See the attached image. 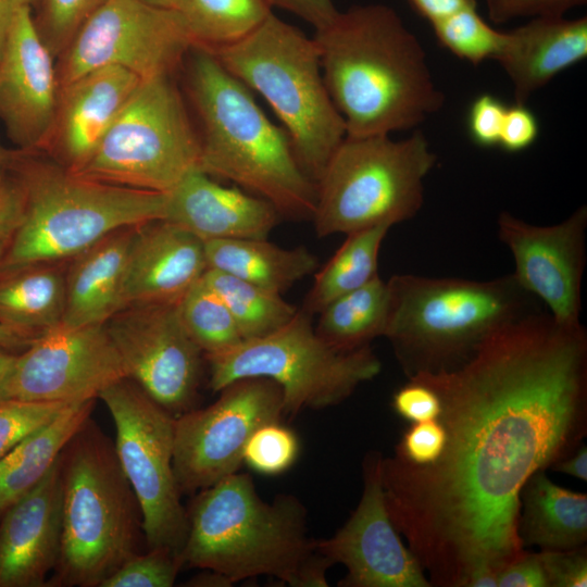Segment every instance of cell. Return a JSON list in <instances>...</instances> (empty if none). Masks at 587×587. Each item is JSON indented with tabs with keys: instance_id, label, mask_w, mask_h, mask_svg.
Listing matches in <instances>:
<instances>
[{
	"instance_id": "cell-6",
	"label": "cell",
	"mask_w": 587,
	"mask_h": 587,
	"mask_svg": "<svg viewBox=\"0 0 587 587\" xmlns=\"http://www.w3.org/2000/svg\"><path fill=\"white\" fill-rule=\"evenodd\" d=\"M60 462L61 545L47 587H100L141 552V510L114 442L91 416L67 441Z\"/></svg>"
},
{
	"instance_id": "cell-19",
	"label": "cell",
	"mask_w": 587,
	"mask_h": 587,
	"mask_svg": "<svg viewBox=\"0 0 587 587\" xmlns=\"http://www.w3.org/2000/svg\"><path fill=\"white\" fill-rule=\"evenodd\" d=\"M59 93L55 58L36 29L33 9L23 8L0 55V122L16 150L46 149Z\"/></svg>"
},
{
	"instance_id": "cell-42",
	"label": "cell",
	"mask_w": 587,
	"mask_h": 587,
	"mask_svg": "<svg viewBox=\"0 0 587 587\" xmlns=\"http://www.w3.org/2000/svg\"><path fill=\"white\" fill-rule=\"evenodd\" d=\"M586 3L587 0H486L489 20L496 24L515 18L564 16L571 9Z\"/></svg>"
},
{
	"instance_id": "cell-49",
	"label": "cell",
	"mask_w": 587,
	"mask_h": 587,
	"mask_svg": "<svg viewBox=\"0 0 587 587\" xmlns=\"http://www.w3.org/2000/svg\"><path fill=\"white\" fill-rule=\"evenodd\" d=\"M412 9L429 24L460 10L476 7V0H407Z\"/></svg>"
},
{
	"instance_id": "cell-40",
	"label": "cell",
	"mask_w": 587,
	"mask_h": 587,
	"mask_svg": "<svg viewBox=\"0 0 587 587\" xmlns=\"http://www.w3.org/2000/svg\"><path fill=\"white\" fill-rule=\"evenodd\" d=\"M446 442L438 420L411 423L396 446L395 455L412 465H428L440 457Z\"/></svg>"
},
{
	"instance_id": "cell-46",
	"label": "cell",
	"mask_w": 587,
	"mask_h": 587,
	"mask_svg": "<svg viewBox=\"0 0 587 587\" xmlns=\"http://www.w3.org/2000/svg\"><path fill=\"white\" fill-rule=\"evenodd\" d=\"M539 135V123L526 104L507 108L498 146L507 152H521L529 148Z\"/></svg>"
},
{
	"instance_id": "cell-21",
	"label": "cell",
	"mask_w": 587,
	"mask_h": 587,
	"mask_svg": "<svg viewBox=\"0 0 587 587\" xmlns=\"http://www.w3.org/2000/svg\"><path fill=\"white\" fill-rule=\"evenodd\" d=\"M141 80L126 68L103 66L62 87L45 151L70 172L78 173Z\"/></svg>"
},
{
	"instance_id": "cell-22",
	"label": "cell",
	"mask_w": 587,
	"mask_h": 587,
	"mask_svg": "<svg viewBox=\"0 0 587 587\" xmlns=\"http://www.w3.org/2000/svg\"><path fill=\"white\" fill-rule=\"evenodd\" d=\"M208 270L204 241L166 220L137 225L124 287V307L176 304Z\"/></svg>"
},
{
	"instance_id": "cell-13",
	"label": "cell",
	"mask_w": 587,
	"mask_h": 587,
	"mask_svg": "<svg viewBox=\"0 0 587 587\" xmlns=\"http://www.w3.org/2000/svg\"><path fill=\"white\" fill-rule=\"evenodd\" d=\"M192 46L175 9L108 0L57 58L59 86L103 66L126 68L141 79L175 74Z\"/></svg>"
},
{
	"instance_id": "cell-2",
	"label": "cell",
	"mask_w": 587,
	"mask_h": 587,
	"mask_svg": "<svg viewBox=\"0 0 587 587\" xmlns=\"http://www.w3.org/2000/svg\"><path fill=\"white\" fill-rule=\"evenodd\" d=\"M325 86L347 135H389L419 126L440 110L416 36L382 3L353 5L315 32Z\"/></svg>"
},
{
	"instance_id": "cell-38",
	"label": "cell",
	"mask_w": 587,
	"mask_h": 587,
	"mask_svg": "<svg viewBox=\"0 0 587 587\" xmlns=\"http://www.w3.org/2000/svg\"><path fill=\"white\" fill-rule=\"evenodd\" d=\"M184 566L182 555L167 548H147L127 560L100 587H172Z\"/></svg>"
},
{
	"instance_id": "cell-37",
	"label": "cell",
	"mask_w": 587,
	"mask_h": 587,
	"mask_svg": "<svg viewBox=\"0 0 587 587\" xmlns=\"http://www.w3.org/2000/svg\"><path fill=\"white\" fill-rule=\"evenodd\" d=\"M299 441L296 434L279 421L257 428L248 439L242 463L264 475H277L287 471L297 460Z\"/></svg>"
},
{
	"instance_id": "cell-36",
	"label": "cell",
	"mask_w": 587,
	"mask_h": 587,
	"mask_svg": "<svg viewBox=\"0 0 587 587\" xmlns=\"http://www.w3.org/2000/svg\"><path fill=\"white\" fill-rule=\"evenodd\" d=\"M108 0H37L36 29L52 55L67 48L85 22Z\"/></svg>"
},
{
	"instance_id": "cell-7",
	"label": "cell",
	"mask_w": 587,
	"mask_h": 587,
	"mask_svg": "<svg viewBox=\"0 0 587 587\" xmlns=\"http://www.w3.org/2000/svg\"><path fill=\"white\" fill-rule=\"evenodd\" d=\"M9 164L23 186L25 210L0 272L68 261L115 229L165 217L167 193L86 178L39 152L13 149Z\"/></svg>"
},
{
	"instance_id": "cell-53",
	"label": "cell",
	"mask_w": 587,
	"mask_h": 587,
	"mask_svg": "<svg viewBox=\"0 0 587 587\" xmlns=\"http://www.w3.org/2000/svg\"><path fill=\"white\" fill-rule=\"evenodd\" d=\"M35 339L0 325V348L8 349L14 352H22Z\"/></svg>"
},
{
	"instance_id": "cell-52",
	"label": "cell",
	"mask_w": 587,
	"mask_h": 587,
	"mask_svg": "<svg viewBox=\"0 0 587 587\" xmlns=\"http://www.w3.org/2000/svg\"><path fill=\"white\" fill-rule=\"evenodd\" d=\"M234 584L224 574L202 569L200 573L192 576L186 584L189 587H230Z\"/></svg>"
},
{
	"instance_id": "cell-39",
	"label": "cell",
	"mask_w": 587,
	"mask_h": 587,
	"mask_svg": "<svg viewBox=\"0 0 587 587\" xmlns=\"http://www.w3.org/2000/svg\"><path fill=\"white\" fill-rule=\"evenodd\" d=\"M71 403L12 399L1 401L0 460L22 439L50 422Z\"/></svg>"
},
{
	"instance_id": "cell-17",
	"label": "cell",
	"mask_w": 587,
	"mask_h": 587,
	"mask_svg": "<svg viewBox=\"0 0 587 587\" xmlns=\"http://www.w3.org/2000/svg\"><path fill=\"white\" fill-rule=\"evenodd\" d=\"M497 233L514 260L517 284L564 326L580 325L582 284L586 265L587 207H578L553 225H534L508 211Z\"/></svg>"
},
{
	"instance_id": "cell-31",
	"label": "cell",
	"mask_w": 587,
	"mask_h": 587,
	"mask_svg": "<svg viewBox=\"0 0 587 587\" xmlns=\"http://www.w3.org/2000/svg\"><path fill=\"white\" fill-rule=\"evenodd\" d=\"M390 228L378 225L347 234L344 243L315 274L302 310L312 316L319 314L335 299L375 277L379 250Z\"/></svg>"
},
{
	"instance_id": "cell-33",
	"label": "cell",
	"mask_w": 587,
	"mask_h": 587,
	"mask_svg": "<svg viewBox=\"0 0 587 587\" xmlns=\"http://www.w3.org/2000/svg\"><path fill=\"white\" fill-rule=\"evenodd\" d=\"M202 279L228 308L242 340L277 330L298 311L280 294L217 270L208 268Z\"/></svg>"
},
{
	"instance_id": "cell-24",
	"label": "cell",
	"mask_w": 587,
	"mask_h": 587,
	"mask_svg": "<svg viewBox=\"0 0 587 587\" xmlns=\"http://www.w3.org/2000/svg\"><path fill=\"white\" fill-rule=\"evenodd\" d=\"M587 57V17H533L505 32L497 62L513 87L514 102L529 97Z\"/></svg>"
},
{
	"instance_id": "cell-26",
	"label": "cell",
	"mask_w": 587,
	"mask_h": 587,
	"mask_svg": "<svg viewBox=\"0 0 587 587\" xmlns=\"http://www.w3.org/2000/svg\"><path fill=\"white\" fill-rule=\"evenodd\" d=\"M519 537L524 548L569 550L587 541V495L554 484L545 470L533 474L520 496Z\"/></svg>"
},
{
	"instance_id": "cell-44",
	"label": "cell",
	"mask_w": 587,
	"mask_h": 587,
	"mask_svg": "<svg viewBox=\"0 0 587 587\" xmlns=\"http://www.w3.org/2000/svg\"><path fill=\"white\" fill-rule=\"evenodd\" d=\"M550 587L587 586L586 545L569 550H540Z\"/></svg>"
},
{
	"instance_id": "cell-10",
	"label": "cell",
	"mask_w": 587,
	"mask_h": 587,
	"mask_svg": "<svg viewBox=\"0 0 587 587\" xmlns=\"http://www.w3.org/2000/svg\"><path fill=\"white\" fill-rule=\"evenodd\" d=\"M311 317L300 309L268 335L205 354L211 390L218 392L240 378L265 377L280 387L284 414L295 415L336 405L380 373L382 363L371 346L335 349L317 336Z\"/></svg>"
},
{
	"instance_id": "cell-56",
	"label": "cell",
	"mask_w": 587,
	"mask_h": 587,
	"mask_svg": "<svg viewBox=\"0 0 587 587\" xmlns=\"http://www.w3.org/2000/svg\"><path fill=\"white\" fill-rule=\"evenodd\" d=\"M11 153H12V150L4 148L0 143V164L5 162L9 159V157L11 155Z\"/></svg>"
},
{
	"instance_id": "cell-54",
	"label": "cell",
	"mask_w": 587,
	"mask_h": 587,
	"mask_svg": "<svg viewBox=\"0 0 587 587\" xmlns=\"http://www.w3.org/2000/svg\"><path fill=\"white\" fill-rule=\"evenodd\" d=\"M16 357L17 352L0 348V402L3 401V388L13 369Z\"/></svg>"
},
{
	"instance_id": "cell-12",
	"label": "cell",
	"mask_w": 587,
	"mask_h": 587,
	"mask_svg": "<svg viewBox=\"0 0 587 587\" xmlns=\"http://www.w3.org/2000/svg\"><path fill=\"white\" fill-rule=\"evenodd\" d=\"M98 398L115 425V452L141 510L147 548L182 555L188 520L173 470L176 417L129 377L105 387Z\"/></svg>"
},
{
	"instance_id": "cell-11",
	"label": "cell",
	"mask_w": 587,
	"mask_h": 587,
	"mask_svg": "<svg viewBox=\"0 0 587 587\" xmlns=\"http://www.w3.org/2000/svg\"><path fill=\"white\" fill-rule=\"evenodd\" d=\"M200 140L174 74L142 79L85 166L98 182L171 192L200 168Z\"/></svg>"
},
{
	"instance_id": "cell-3",
	"label": "cell",
	"mask_w": 587,
	"mask_h": 587,
	"mask_svg": "<svg viewBox=\"0 0 587 587\" xmlns=\"http://www.w3.org/2000/svg\"><path fill=\"white\" fill-rule=\"evenodd\" d=\"M187 511L184 565L233 584L272 576L294 587H325L333 562L308 535L307 510L292 495L264 501L248 473L236 472L193 494Z\"/></svg>"
},
{
	"instance_id": "cell-27",
	"label": "cell",
	"mask_w": 587,
	"mask_h": 587,
	"mask_svg": "<svg viewBox=\"0 0 587 587\" xmlns=\"http://www.w3.org/2000/svg\"><path fill=\"white\" fill-rule=\"evenodd\" d=\"M67 261L0 272V325L33 339L62 323Z\"/></svg>"
},
{
	"instance_id": "cell-47",
	"label": "cell",
	"mask_w": 587,
	"mask_h": 587,
	"mask_svg": "<svg viewBox=\"0 0 587 587\" xmlns=\"http://www.w3.org/2000/svg\"><path fill=\"white\" fill-rule=\"evenodd\" d=\"M498 587H550L539 552L525 550L503 567L497 577Z\"/></svg>"
},
{
	"instance_id": "cell-23",
	"label": "cell",
	"mask_w": 587,
	"mask_h": 587,
	"mask_svg": "<svg viewBox=\"0 0 587 587\" xmlns=\"http://www.w3.org/2000/svg\"><path fill=\"white\" fill-rule=\"evenodd\" d=\"M279 216L277 210L263 198L222 186L197 170L167 193L164 220L208 241L225 238L266 239Z\"/></svg>"
},
{
	"instance_id": "cell-16",
	"label": "cell",
	"mask_w": 587,
	"mask_h": 587,
	"mask_svg": "<svg viewBox=\"0 0 587 587\" xmlns=\"http://www.w3.org/2000/svg\"><path fill=\"white\" fill-rule=\"evenodd\" d=\"M123 377L127 373L105 324L60 325L17 353L2 400L86 401Z\"/></svg>"
},
{
	"instance_id": "cell-34",
	"label": "cell",
	"mask_w": 587,
	"mask_h": 587,
	"mask_svg": "<svg viewBox=\"0 0 587 587\" xmlns=\"http://www.w3.org/2000/svg\"><path fill=\"white\" fill-rule=\"evenodd\" d=\"M177 310L185 330L204 355L242 340L228 308L202 277L184 295Z\"/></svg>"
},
{
	"instance_id": "cell-4",
	"label": "cell",
	"mask_w": 587,
	"mask_h": 587,
	"mask_svg": "<svg viewBox=\"0 0 587 587\" xmlns=\"http://www.w3.org/2000/svg\"><path fill=\"white\" fill-rule=\"evenodd\" d=\"M182 68L199 122L201 171L263 198L282 216L312 220L316 183L299 165L287 132L209 49L192 46Z\"/></svg>"
},
{
	"instance_id": "cell-28",
	"label": "cell",
	"mask_w": 587,
	"mask_h": 587,
	"mask_svg": "<svg viewBox=\"0 0 587 587\" xmlns=\"http://www.w3.org/2000/svg\"><path fill=\"white\" fill-rule=\"evenodd\" d=\"M208 268L234 275L280 294L317 270L304 246L280 248L266 239L225 238L204 241Z\"/></svg>"
},
{
	"instance_id": "cell-30",
	"label": "cell",
	"mask_w": 587,
	"mask_h": 587,
	"mask_svg": "<svg viewBox=\"0 0 587 587\" xmlns=\"http://www.w3.org/2000/svg\"><path fill=\"white\" fill-rule=\"evenodd\" d=\"M389 315L387 282L377 274L365 285L335 299L319 313L315 333L329 346L352 351L384 337Z\"/></svg>"
},
{
	"instance_id": "cell-55",
	"label": "cell",
	"mask_w": 587,
	"mask_h": 587,
	"mask_svg": "<svg viewBox=\"0 0 587 587\" xmlns=\"http://www.w3.org/2000/svg\"><path fill=\"white\" fill-rule=\"evenodd\" d=\"M142 1L157 5V7L168 8V9H174V2H175V0H142Z\"/></svg>"
},
{
	"instance_id": "cell-1",
	"label": "cell",
	"mask_w": 587,
	"mask_h": 587,
	"mask_svg": "<svg viewBox=\"0 0 587 587\" xmlns=\"http://www.w3.org/2000/svg\"><path fill=\"white\" fill-rule=\"evenodd\" d=\"M441 402L444 450L432 464L382 457L386 507L430 586L497 587L526 549L528 478L587 434V332L542 310L489 337L462 365L423 373Z\"/></svg>"
},
{
	"instance_id": "cell-48",
	"label": "cell",
	"mask_w": 587,
	"mask_h": 587,
	"mask_svg": "<svg viewBox=\"0 0 587 587\" xmlns=\"http://www.w3.org/2000/svg\"><path fill=\"white\" fill-rule=\"evenodd\" d=\"M273 7L287 10L316 30L327 27L338 14L333 0H271Z\"/></svg>"
},
{
	"instance_id": "cell-50",
	"label": "cell",
	"mask_w": 587,
	"mask_h": 587,
	"mask_svg": "<svg viewBox=\"0 0 587 587\" xmlns=\"http://www.w3.org/2000/svg\"><path fill=\"white\" fill-rule=\"evenodd\" d=\"M37 0H0V55L17 13L26 7L34 8Z\"/></svg>"
},
{
	"instance_id": "cell-14",
	"label": "cell",
	"mask_w": 587,
	"mask_h": 587,
	"mask_svg": "<svg viewBox=\"0 0 587 587\" xmlns=\"http://www.w3.org/2000/svg\"><path fill=\"white\" fill-rule=\"evenodd\" d=\"M218 392L212 404L175 419L173 470L182 494H196L238 472L253 432L284 414L282 389L272 379L240 378Z\"/></svg>"
},
{
	"instance_id": "cell-25",
	"label": "cell",
	"mask_w": 587,
	"mask_h": 587,
	"mask_svg": "<svg viewBox=\"0 0 587 587\" xmlns=\"http://www.w3.org/2000/svg\"><path fill=\"white\" fill-rule=\"evenodd\" d=\"M136 229L137 225L115 229L67 261L61 326L105 324L124 308V287Z\"/></svg>"
},
{
	"instance_id": "cell-15",
	"label": "cell",
	"mask_w": 587,
	"mask_h": 587,
	"mask_svg": "<svg viewBox=\"0 0 587 587\" xmlns=\"http://www.w3.org/2000/svg\"><path fill=\"white\" fill-rule=\"evenodd\" d=\"M127 377L172 415L196 408L204 353L185 330L176 304H128L107 323Z\"/></svg>"
},
{
	"instance_id": "cell-35",
	"label": "cell",
	"mask_w": 587,
	"mask_h": 587,
	"mask_svg": "<svg viewBox=\"0 0 587 587\" xmlns=\"http://www.w3.org/2000/svg\"><path fill=\"white\" fill-rule=\"evenodd\" d=\"M430 25L441 47L474 65L489 59L496 61L505 41V32L489 25L476 7L460 10Z\"/></svg>"
},
{
	"instance_id": "cell-8",
	"label": "cell",
	"mask_w": 587,
	"mask_h": 587,
	"mask_svg": "<svg viewBox=\"0 0 587 587\" xmlns=\"http://www.w3.org/2000/svg\"><path fill=\"white\" fill-rule=\"evenodd\" d=\"M209 50L266 100L299 165L316 183L347 130L325 86L315 39L272 13L242 39Z\"/></svg>"
},
{
	"instance_id": "cell-57",
	"label": "cell",
	"mask_w": 587,
	"mask_h": 587,
	"mask_svg": "<svg viewBox=\"0 0 587 587\" xmlns=\"http://www.w3.org/2000/svg\"><path fill=\"white\" fill-rule=\"evenodd\" d=\"M7 246H8V242H0V264H1Z\"/></svg>"
},
{
	"instance_id": "cell-18",
	"label": "cell",
	"mask_w": 587,
	"mask_h": 587,
	"mask_svg": "<svg viewBox=\"0 0 587 587\" xmlns=\"http://www.w3.org/2000/svg\"><path fill=\"white\" fill-rule=\"evenodd\" d=\"M382 457L379 452L366 454L357 508L332 537L315 539V548L347 569L339 586L430 587L389 516L380 477Z\"/></svg>"
},
{
	"instance_id": "cell-5",
	"label": "cell",
	"mask_w": 587,
	"mask_h": 587,
	"mask_svg": "<svg viewBox=\"0 0 587 587\" xmlns=\"http://www.w3.org/2000/svg\"><path fill=\"white\" fill-rule=\"evenodd\" d=\"M385 338L408 378L451 371L494 334L542 311L512 274L489 280L397 274Z\"/></svg>"
},
{
	"instance_id": "cell-43",
	"label": "cell",
	"mask_w": 587,
	"mask_h": 587,
	"mask_svg": "<svg viewBox=\"0 0 587 587\" xmlns=\"http://www.w3.org/2000/svg\"><path fill=\"white\" fill-rule=\"evenodd\" d=\"M391 405L394 411L410 424L438 420L441 412L437 392L416 378H408L392 395Z\"/></svg>"
},
{
	"instance_id": "cell-20",
	"label": "cell",
	"mask_w": 587,
	"mask_h": 587,
	"mask_svg": "<svg viewBox=\"0 0 587 587\" xmlns=\"http://www.w3.org/2000/svg\"><path fill=\"white\" fill-rule=\"evenodd\" d=\"M62 529L60 455L0 523V587H47L59 559Z\"/></svg>"
},
{
	"instance_id": "cell-45",
	"label": "cell",
	"mask_w": 587,
	"mask_h": 587,
	"mask_svg": "<svg viewBox=\"0 0 587 587\" xmlns=\"http://www.w3.org/2000/svg\"><path fill=\"white\" fill-rule=\"evenodd\" d=\"M9 159L0 164V242L10 241L22 223L25 210L24 189Z\"/></svg>"
},
{
	"instance_id": "cell-29",
	"label": "cell",
	"mask_w": 587,
	"mask_h": 587,
	"mask_svg": "<svg viewBox=\"0 0 587 587\" xmlns=\"http://www.w3.org/2000/svg\"><path fill=\"white\" fill-rule=\"evenodd\" d=\"M95 402L91 399L68 404L0 460V517L46 475L67 441L91 415Z\"/></svg>"
},
{
	"instance_id": "cell-9",
	"label": "cell",
	"mask_w": 587,
	"mask_h": 587,
	"mask_svg": "<svg viewBox=\"0 0 587 587\" xmlns=\"http://www.w3.org/2000/svg\"><path fill=\"white\" fill-rule=\"evenodd\" d=\"M436 162L417 129L402 140L346 135L316 182L312 221L317 236L392 227L414 217L424 202V179Z\"/></svg>"
},
{
	"instance_id": "cell-41",
	"label": "cell",
	"mask_w": 587,
	"mask_h": 587,
	"mask_svg": "<svg viewBox=\"0 0 587 587\" xmlns=\"http://www.w3.org/2000/svg\"><path fill=\"white\" fill-rule=\"evenodd\" d=\"M508 105L491 93H482L471 103L466 126L471 140L483 148L498 146Z\"/></svg>"
},
{
	"instance_id": "cell-32",
	"label": "cell",
	"mask_w": 587,
	"mask_h": 587,
	"mask_svg": "<svg viewBox=\"0 0 587 587\" xmlns=\"http://www.w3.org/2000/svg\"><path fill=\"white\" fill-rule=\"evenodd\" d=\"M271 0H175L195 46L214 49L234 43L271 14Z\"/></svg>"
},
{
	"instance_id": "cell-51",
	"label": "cell",
	"mask_w": 587,
	"mask_h": 587,
	"mask_svg": "<svg viewBox=\"0 0 587 587\" xmlns=\"http://www.w3.org/2000/svg\"><path fill=\"white\" fill-rule=\"evenodd\" d=\"M553 471L570 475L580 480H587V447L580 445L575 451L557 462Z\"/></svg>"
}]
</instances>
